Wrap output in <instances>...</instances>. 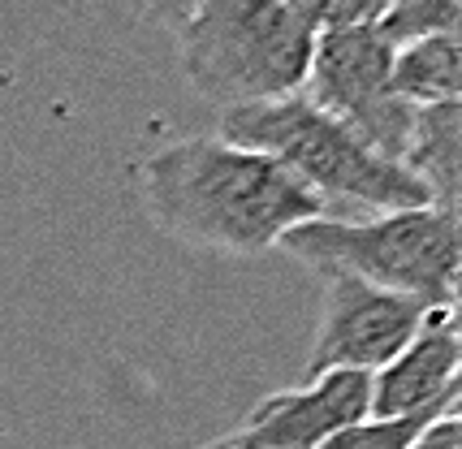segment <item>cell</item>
<instances>
[{
  "label": "cell",
  "mask_w": 462,
  "mask_h": 449,
  "mask_svg": "<svg viewBox=\"0 0 462 449\" xmlns=\"http://www.w3.org/2000/svg\"><path fill=\"white\" fill-rule=\"evenodd\" d=\"M462 337L454 307H432L393 363L372 376V419H406L458 407Z\"/></svg>",
  "instance_id": "cell-8"
},
{
  "label": "cell",
  "mask_w": 462,
  "mask_h": 449,
  "mask_svg": "<svg viewBox=\"0 0 462 449\" xmlns=\"http://www.w3.org/2000/svg\"><path fill=\"white\" fill-rule=\"evenodd\" d=\"M428 311L432 307H423L420 298L389 294L359 277L333 272L324 286V316L311 359H307V380H316L324 371L376 376L384 363L402 354V346L415 337Z\"/></svg>",
  "instance_id": "cell-6"
},
{
  "label": "cell",
  "mask_w": 462,
  "mask_h": 449,
  "mask_svg": "<svg viewBox=\"0 0 462 449\" xmlns=\"http://www.w3.org/2000/svg\"><path fill=\"white\" fill-rule=\"evenodd\" d=\"M161 18H173L186 82L225 113L302 96L320 0H199Z\"/></svg>",
  "instance_id": "cell-2"
},
{
  "label": "cell",
  "mask_w": 462,
  "mask_h": 449,
  "mask_svg": "<svg viewBox=\"0 0 462 449\" xmlns=\"http://www.w3.org/2000/svg\"><path fill=\"white\" fill-rule=\"evenodd\" d=\"M393 48L376 35V26H333L316 35L302 96L359 134L376 156L402 164L415 108L389 91Z\"/></svg>",
  "instance_id": "cell-5"
},
{
  "label": "cell",
  "mask_w": 462,
  "mask_h": 449,
  "mask_svg": "<svg viewBox=\"0 0 462 449\" xmlns=\"http://www.w3.org/2000/svg\"><path fill=\"white\" fill-rule=\"evenodd\" d=\"M389 91L411 108L462 100V35H432L393 52Z\"/></svg>",
  "instance_id": "cell-10"
},
{
  "label": "cell",
  "mask_w": 462,
  "mask_h": 449,
  "mask_svg": "<svg viewBox=\"0 0 462 449\" xmlns=\"http://www.w3.org/2000/svg\"><path fill=\"white\" fill-rule=\"evenodd\" d=\"M143 195L164 234L225 255H263L290 229L328 216L285 164L225 139H181L147 156Z\"/></svg>",
  "instance_id": "cell-1"
},
{
  "label": "cell",
  "mask_w": 462,
  "mask_h": 449,
  "mask_svg": "<svg viewBox=\"0 0 462 449\" xmlns=\"http://www.w3.org/2000/svg\"><path fill=\"white\" fill-rule=\"evenodd\" d=\"M372 376L363 371H324L299 389L268 393L225 441L238 449H320L328 436L367 419Z\"/></svg>",
  "instance_id": "cell-7"
},
{
  "label": "cell",
  "mask_w": 462,
  "mask_h": 449,
  "mask_svg": "<svg viewBox=\"0 0 462 449\" xmlns=\"http://www.w3.org/2000/svg\"><path fill=\"white\" fill-rule=\"evenodd\" d=\"M449 410H458V407H449ZM437 415H445V410H423V415H406V419H372L367 415L359 424L342 428L337 436H328L320 449H406Z\"/></svg>",
  "instance_id": "cell-12"
},
{
  "label": "cell",
  "mask_w": 462,
  "mask_h": 449,
  "mask_svg": "<svg viewBox=\"0 0 462 449\" xmlns=\"http://www.w3.org/2000/svg\"><path fill=\"white\" fill-rule=\"evenodd\" d=\"M199 449H238V445H234V441H225V436H221V441H208V445H199Z\"/></svg>",
  "instance_id": "cell-14"
},
{
  "label": "cell",
  "mask_w": 462,
  "mask_h": 449,
  "mask_svg": "<svg viewBox=\"0 0 462 449\" xmlns=\"http://www.w3.org/2000/svg\"><path fill=\"white\" fill-rule=\"evenodd\" d=\"M217 139L246 147V151H260V156H273L311 195H320L324 207L355 204L372 207L376 216L381 212L428 207V190L406 173L402 164L376 156L359 134H350L342 122L320 113L307 96L234 108V113L221 117Z\"/></svg>",
  "instance_id": "cell-3"
},
{
  "label": "cell",
  "mask_w": 462,
  "mask_h": 449,
  "mask_svg": "<svg viewBox=\"0 0 462 449\" xmlns=\"http://www.w3.org/2000/svg\"><path fill=\"white\" fill-rule=\"evenodd\" d=\"M402 169L428 190V207L458 216L462 186V100L415 108L402 147Z\"/></svg>",
  "instance_id": "cell-9"
},
{
  "label": "cell",
  "mask_w": 462,
  "mask_h": 449,
  "mask_svg": "<svg viewBox=\"0 0 462 449\" xmlns=\"http://www.w3.org/2000/svg\"><path fill=\"white\" fill-rule=\"evenodd\" d=\"M406 449H462V419L458 410H445V415H437L428 428L411 441Z\"/></svg>",
  "instance_id": "cell-13"
},
{
  "label": "cell",
  "mask_w": 462,
  "mask_h": 449,
  "mask_svg": "<svg viewBox=\"0 0 462 449\" xmlns=\"http://www.w3.org/2000/svg\"><path fill=\"white\" fill-rule=\"evenodd\" d=\"M277 246L320 277L346 272L423 307L458 303V216L437 207L381 212L367 221L320 216L290 229Z\"/></svg>",
  "instance_id": "cell-4"
},
{
  "label": "cell",
  "mask_w": 462,
  "mask_h": 449,
  "mask_svg": "<svg viewBox=\"0 0 462 449\" xmlns=\"http://www.w3.org/2000/svg\"><path fill=\"white\" fill-rule=\"evenodd\" d=\"M462 31V5L458 0H389L376 35H381L393 52L406 43L432 40V35H458Z\"/></svg>",
  "instance_id": "cell-11"
}]
</instances>
